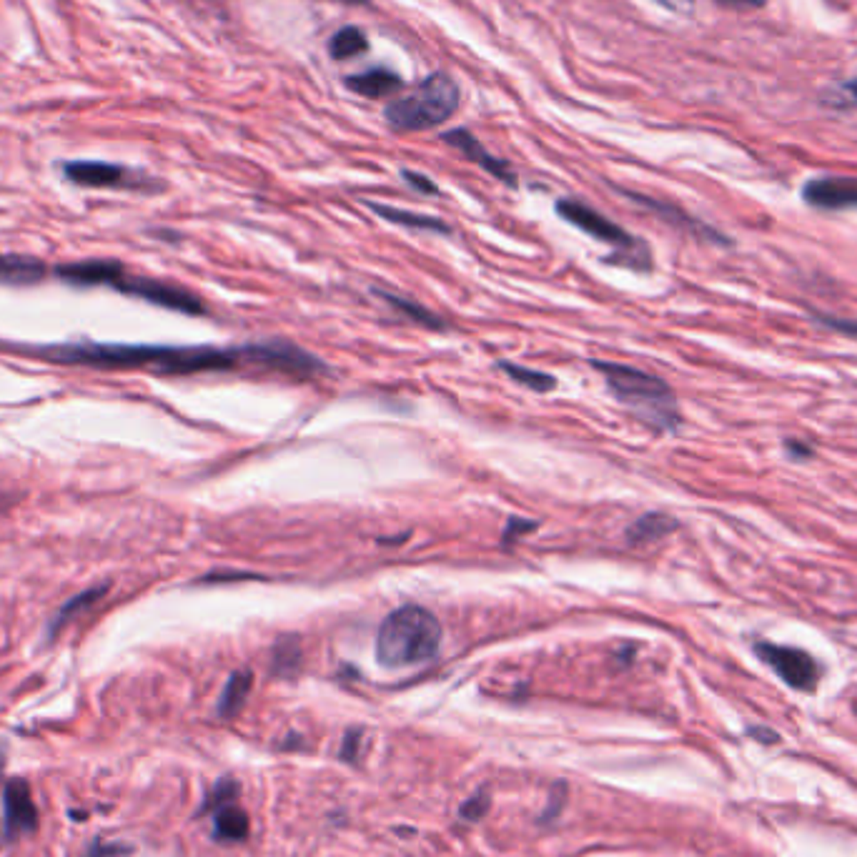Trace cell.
Listing matches in <instances>:
<instances>
[{
	"instance_id": "cell-3",
	"label": "cell",
	"mask_w": 857,
	"mask_h": 857,
	"mask_svg": "<svg viewBox=\"0 0 857 857\" xmlns=\"http://www.w3.org/2000/svg\"><path fill=\"white\" fill-rule=\"evenodd\" d=\"M592 366L604 376L612 397L625 404L632 414L640 416L647 427L672 431L680 424L677 399L670 384L659 376L615 361H592Z\"/></svg>"
},
{
	"instance_id": "cell-23",
	"label": "cell",
	"mask_w": 857,
	"mask_h": 857,
	"mask_svg": "<svg viewBox=\"0 0 857 857\" xmlns=\"http://www.w3.org/2000/svg\"><path fill=\"white\" fill-rule=\"evenodd\" d=\"M499 366L504 369V373H507L509 379H515L516 384L527 386V389H531V391L544 394V391H552V389L557 386V379H554V376H549V373H544V372H537V369H524V366H516V364H512V361H501Z\"/></svg>"
},
{
	"instance_id": "cell-22",
	"label": "cell",
	"mask_w": 857,
	"mask_h": 857,
	"mask_svg": "<svg viewBox=\"0 0 857 857\" xmlns=\"http://www.w3.org/2000/svg\"><path fill=\"white\" fill-rule=\"evenodd\" d=\"M301 667V644L296 637H284L276 642L271 655V672L279 677H291Z\"/></svg>"
},
{
	"instance_id": "cell-29",
	"label": "cell",
	"mask_w": 857,
	"mask_h": 857,
	"mask_svg": "<svg viewBox=\"0 0 857 857\" xmlns=\"http://www.w3.org/2000/svg\"><path fill=\"white\" fill-rule=\"evenodd\" d=\"M537 529V522H529V519H519V516H512L507 522V529H504V542H515L516 537L522 534H529Z\"/></svg>"
},
{
	"instance_id": "cell-28",
	"label": "cell",
	"mask_w": 857,
	"mask_h": 857,
	"mask_svg": "<svg viewBox=\"0 0 857 857\" xmlns=\"http://www.w3.org/2000/svg\"><path fill=\"white\" fill-rule=\"evenodd\" d=\"M564 800H567V785H564V782H554L552 792H549V802H552V807H546V810L542 813V822L552 820V817H557L559 810L564 807Z\"/></svg>"
},
{
	"instance_id": "cell-7",
	"label": "cell",
	"mask_w": 857,
	"mask_h": 857,
	"mask_svg": "<svg viewBox=\"0 0 857 857\" xmlns=\"http://www.w3.org/2000/svg\"><path fill=\"white\" fill-rule=\"evenodd\" d=\"M111 286H114L115 291H121V294L138 296V299L158 303L163 309H171V311H181V314L188 316L206 314L203 301L196 294H191L188 288H184V286L169 284V281H156V279H145V276H129L126 269L115 276Z\"/></svg>"
},
{
	"instance_id": "cell-27",
	"label": "cell",
	"mask_w": 857,
	"mask_h": 857,
	"mask_svg": "<svg viewBox=\"0 0 857 857\" xmlns=\"http://www.w3.org/2000/svg\"><path fill=\"white\" fill-rule=\"evenodd\" d=\"M829 103H832V106H837V108H855V106H857V78L847 81V83H843V86H837V90H835V96L829 98Z\"/></svg>"
},
{
	"instance_id": "cell-24",
	"label": "cell",
	"mask_w": 857,
	"mask_h": 857,
	"mask_svg": "<svg viewBox=\"0 0 857 857\" xmlns=\"http://www.w3.org/2000/svg\"><path fill=\"white\" fill-rule=\"evenodd\" d=\"M381 296H384L386 303H391L397 311H401L404 316H409L414 324H421V326H428V329H444V326H446L439 316H434L428 309L419 306V303H414V301L401 299V296H394V294H381Z\"/></svg>"
},
{
	"instance_id": "cell-15",
	"label": "cell",
	"mask_w": 857,
	"mask_h": 857,
	"mask_svg": "<svg viewBox=\"0 0 857 857\" xmlns=\"http://www.w3.org/2000/svg\"><path fill=\"white\" fill-rule=\"evenodd\" d=\"M43 273L45 266L35 258L0 254V284H35Z\"/></svg>"
},
{
	"instance_id": "cell-26",
	"label": "cell",
	"mask_w": 857,
	"mask_h": 857,
	"mask_svg": "<svg viewBox=\"0 0 857 857\" xmlns=\"http://www.w3.org/2000/svg\"><path fill=\"white\" fill-rule=\"evenodd\" d=\"M489 813V795L486 792H476L472 800H467L461 805V820H472V822H479L484 814Z\"/></svg>"
},
{
	"instance_id": "cell-19",
	"label": "cell",
	"mask_w": 857,
	"mask_h": 857,
	"mask_svg": "<svg viewBox=\"0 0 857 857\" xmlns=\"http://www.w3.org/2000/svg\"><path fill=\"white\" fill-rule=\"evenodd\" d=\"M677 529V519L662 512H649V515L640 516L632 527L627 529V539L632 544H649L657 542L662 537H667Z\"/></svg>"
},
{
	"instance_id": "cell-20",
	"label": "cell",
	"mask_w": 857,
	"mask_h": 857,
	"mask_svg": "<svg viewBox=\"0 0 857 857\" xmlns=\"http://www.w3.org/2000/svg\"><path fill=\"white\" fill-rule=\"evenodd\" d=\"M248 829H251V822H248V814L243 813L241 807L226 805V807L216 810L214 835L218 840H224V843H241V840L248 837Z\"/></svg>"
},
{
	"instance_id": "cell-36",
	"label": "cell",
	"mask_w": 857,
	"mask_h": 857,
	"mask_svg": "<svg viewBox=\"0 0 857 857\" xmlns=\"http://www.w3.org/2000/svg\"><path fill=\"white\" fill-rule=\"evenodd\" d=\"M822 324H828V326H835V329L840 331H847V334H853V336H857V324H845V321H832V318H820Z\"/></svg>"
},
{
	"instance_id": "cell-39",
	"label": "cell",
	"mask_w": 857,
	"mask_h": 857,
	"mask_svg": "<svg viewBox=\"0 0 857 857\" xmlns=\"http://www.w3.org/2000/svg\"><path fill=\"white\" fill-rule=\"evenodd\" d=\"M342 3H351V5H366V3H372V0H342Z\"/></svg>"
},
{
	"instance_id": "cell-21",
	"label": "cell",
	"mask_w": 857,
	"mask_h": 857,
	"mask_svg": "<svg viewBox=\"0 0 857 857\" xmlns=\"http://www.w3.org/2000/svg\"><path fill=\"white\" fill-rule=\"evenodd\" d=\"M366 48H369V41H366L364 30L357 28V26H346V28L334 33V38H331L329 43V53L336 60H346V58L366 53Z\"/></svg>"
},
{
	"instance_id": "cell-5",
	"label": "cell",
	"mask_w": 857,
	"mask_h": 857,
	"mask_svg": "<svg viewBox=\"0 0 857 857\" xmlns=\"http://www.w3.org/2000/svg\"><path fill=\"white\" fill-rule=\"evenodd\" d=\"M557 214L574 224L579 231L589 233L592 239L597 241L609 243L615 246L617 251H625L629 254V263L632 266H649V256H647V246L642 241H637L634 236H629L627 231L622 226H617L615 221H609L607 216H601L600 211H594L592 206L586 203H579L574 199H562L557 203Z\"/></svg>"
},
{
	"instance_id": "cell-25",
	"label": "cell",
	"mask_w": 857,
	"mask_h": 857,
	"mask_svg": "<svg viewBox=\"0 0 857 857\" xmlns=\"http://www.w3.org/2000/svg\"><path fill=\"white\" fill-rule=\"evenodd\" d=\"M236 795H239V785H236V780H231V777L218 780L214 790H211V795L206 798L203 813H206V810H214L216 813V810L226 807V805H231V800H236Z\"/></svg>"
},
{
	"instance_id": "cell-9",
	"label": "cell",
	"mask_w": 857,
	"mask_h": 857,
	"mask_svg": "<svg viewBox=\"0 0 857 857\" xmlns=\"http://www.w3.org/2000/svg\"><path fill=\"white\" fill-rule=\"evenodd\" d=\"M805 200L814 208L825 211H845V208H857V178L847 176H822L813 178L802 188Z\"/></svg>"
},
{
	"instance_id": "cell-14",
	"label": "cell",
	"mask_w": 857,
	"mask_h": 857,
	"mask_svg": "<svg viewBox=\"0 0 857 857\" xmlns=\"http://www.w3.org/2000/svg\"><path fill=\"white\" fill-rule=\"evenodd\" d=\"M123 271L121 263L115 261H78V263H66L58 269V276L63 281L75 286H98L114 284V279Z\"/></svg>"
},
{
	"instance_id": "cell-37",
	"label": "cell",
	"mask_w": 857,
	"mask_h": 857,
	"mask_svg": "<svg viewBox=\"0 0 857 857\" xmlns=\"http://www.w3.org/2000/svg\"><path fill=\"white\" fill-rule=\"evenodd\" d=\"M719 3L737 5V8H759V5H765V0H719Z\"/></svg>"
},
{
	"instance_id": "cell-2",
	"label": "cell",
	"mask_w": 857,
	"mask_h": 857,
	"mask_svg": "<svg viewBox=\"0 0 857 857\" xmlns=\"http://www.w3.org/2000/svg\"><path fill=\"white\" fill-rule=\"evenodd\" d=\"M444 629L421 604H404L386 617L376 634V662L386 670L414 667L436 657Z\"/></svg>"
},
{
	"instance_id": "cell-13",
	"label": "cell",
	"mask_w": 857,
	"mask_h": 857,
	"mask_svg": "<svg viewBox=\"0 0 857 857\" xmlns=\"http://www.w3.org/2000/svg\"><path fill=\"white\" fill-rule=\"evenodd\" d=\"M346 88L358 96H366V98H386V96L401 90L404 81L399 78V73L389 71V68H372V71L346 75Z\"/></svg>"
},
{
	"instance_id": "cell-31",
	"label": "cell",
	"mask_w": 857,
	"mask_h": 857,
	"mask_svg": "<svg viewBox=\"0 0 857 857\" xmlns=\"http://www.w3.org/2000/svg\"><path fill=\"white\" fill-rule=\"evenodd\" d=\"M358 740H361V729H351V732H346V737H343V744H342L343 762H354V759H357Z\"/></svg>"
},
{
	"instance_id": "cell-16",
	"label": "cell",
	"mask_w": 857,
	"mask_h": 857,
	"mask_svg": "<svg viewBox=\"0 0 857 857\" xmlns=\"http://www.w3.org/2000/svg\"><path fill=\"white\" fill-rule=\"evenodd\" d=\"M106 594H108V585H98V586H90V589H86V592H81V594H75L73 600L66 601V604H63V607L56 612V617L51 619V625H48V637H56L58 632L66 627L68 622H73L78 615H83L86 609H90V607H93L96 601L103 600Z\"/></svg>"
},
{
	"instance_id": "cell-12",
	"label": "cell",
	"mask_w": 857,
	"mask_h": 857,
	"mask_svg": "<svg viewBox=\"0 0 857 857\" xmlns=\"http://www.w3.org/2000/svg\"><path fill=\"white\" fill-rule=\"evenodd\" d=\"M442 138L449 143V145L459 148V151H461L464 156L469 158V161H474L476 166H482L486 173H491L494 178H499V181L509 184V186H516L515 171H512V169H509V166H507L504 161H499V158L491 156V153L486 151L484 145H482V143L474 138L469 130H464V129L446 130Z\"/></svg>"
},
{
	"instance_id": "cell-1",
	"label": "cell",
	"mask_w": 857,
	"mask_h": 857,
	"mask_svg": "<svg viewBox=\"0 0 857 857\" xmlns=\"http://www.w3.org/2000/svg\"><path fill=\"white\" fill-rule=\"evenodd\" d=\"M63 364H88L103 369H148L156 373L233 372L248 364V346H145V343H73L45 351Z\"/></svg>"
},
{
	"instance_id": "cell-11",
	"label": "cell",
	"mask_w": 857,
	"mask_h": 857,
	"mask_svg": "<svg viewBox=\"0 0 857 857\" xmlns=\"http://www.w3.org/2000/svg\"><path fill=\"white\" fill-rule=\"evenodd\" d=\"M63 173L68 181L88 188H121L138 184L130 178L126 169L114 166V163H103V161H71L63 166Z\"/></svg>"
},
{
	"instance_id": "cell-34",
	"label": "cell",
	"mask_w": 857,
	"mask_h": 857,
	"mask_svg": "<svg viewBox=\"0 0 857 857\" xmlns=\"http://www.w3.org/2000/svg\"><path fill=\"white\" fill-rule=\"evenodd\" d=\"M750 735H752V737H758L759 743H765V744L780 743V735H777V732H772V729H767V727H752V729H750Z\"/></svg>"
},
{
	"instance_id": "cell-10",
	"label": "cell",
	"mask_w": 857,
	"mask_h": 857,
	"mask_svg": "<svg viewBox=\"0 0 857 857\" xmlns=\"http://www.w3.org/2000/svg\"><path fill=\"white\" fill-rule=\"evenodd\" d=\"M3 813H5V835L8 837L35 832L38 807L30 798V787L26 780H8V785L3 790Z\"/></svg>"
},
{
	"instance_id": "cell-17",
	"label": "cell",
	"mask_w": 857,
	"mask_h": 857,
	"mask_svg": "<svg viewBox=\"0 0 857 857\" xmlns=\"http://www.w3.org/2000/svg\"><path fill=\"white\" fill-rule=\"evenodd\" d=\"M373 214H379L386 221L391 224H399V226H406V229H419V231H434V233H442V236H449L452 229L434 218V216H424V214H412V211H404V208H394V206H384V203H369Z\"/></svg>"
},
{
	"instance_id": "cell-6",
	"label": "cell",
	"mask_w": 857,
	"mask_h": 857,
	"mask_svg": "<svg viewBox=\"0 0 857 857\" xmlns=\"http://www.w3.org/2000/svg\"><path fill=\"white\" fill-rule=\"evenodd\" d=\"M248 357H251V366L263 372L284 373L291 379H316L329 373V366L321 358L303 351L296 343L279 342V339L248 343Z\"/></svg>"
},
{
	"instance_id": "cell-4",
	"label": "cell",
	"mask_w": 857,
	"mask_h": 857,
	"mask_svg": "<svg viewBox=\"0 0 857 857\" xmlns=\"http://www.w3.org/2000/svg\"><path fill=\"white\" fill-rule=\"evenodd\" d=\"M459 93L457 81L449 73H431L409 96L391 100L386 106V121L397 130H424L442 126L457 114Z\"/></svg>"
},
{
	"instance_id": "cell-38",
	"label": "cell",
	"mask_w": 857,
	"mask_h": 857,
	"mask_svg": "<svg viewBox=\"0 0 857 857\" xmlns=\"http://www.w3.org/2000/svg\"><path fill=\"white\" fill-rule=\"evenodd\" d=\"M3 767H5V747L0 744V772H3Z\"/></svg>"
},
{
	"instance_id": "cell-18",
	"label": "cell",
	"mask_w": 857,
	"mask_h": 857,
	"mask_svg": "<svg viewBox=\"0 0 857 857\" xmlns=\"http://www.w3.org/2000/svg\"><path fill=\"white\" fill-rule=\"evenodd\" d=\"M251 687H254V674H251V672L248 670L233 672V674L229 677V682H226V687H224V692H221V700H218V714H221V717H226V719H231V717H236V714L241 712L243 704H246V700H248Z\"/></svg>"
},
{
	"instance_id": "cell-30",
	"label": "cell",
	"mask_w": 857,
	"mask_h": 857,
	"mask_svg": "<svg viewBox=\"0 0 857 857\" xmlns=\"http://www.w3.org/2000/svg\"><path fill=\"white\" fill-rule=\"evenodd\" d=\"M401 178H404L409 186H414L416 191H421V193H431V196H436V193H439L436 184H434L431 178H427V176H421V173L401 171Z\"/></svg>"
},
{
	"instance_id": "cell-35",
	"label": "cell",
	"mask_w": 857,
	"mask_h": 857,
	"mask_svg": "<svg viewBox=\"0 0 857 857\" xmlns=\"http://www.w3.org/2000/svg\"><path fill=\"white\" fill-rule=\"evenodd\" d=\"M785 446H787V452L792 454V457H798V459H810L813 457V449L807 446V444H800V442H785Z\"/></svg>"
},
{
	"instance_id": "cell-33",
	"label": "cell",
	"mask_w": 857,
	"mask_h": 857,
	"mask_svg": "<svg viewBox=\"0 0 857 857\" xmlns=\"http://www.w3.org/2000/svg\"><path fill=\"white\" fill-rule=\"evenodd\" d=\"M121 853H129V847H121V845H103L93 843V847L88 850V857H108V855H121Z\"/></svg>"
},
{
	"instance_id": "cell-32",
	"label": "cell",
	"mask_w": 857,
	"mask_h": 857,
	"mask_svg": "<svg viewBox=\"0 0 857 857\" xmlns=\"http://www.w3.org/2000/svg\"><path fill=\"white\" fill-rule=\"evenodd\" d=\"M662 8H667L670 13L677 15H692L695 13V0H655Z\"/></svg>"
},
{
	"instance_id": "cell-8",
	"label": "cell",
	"mask_w": 857,
	"mask_h": 857,
	"mask_svg": "<svg viewBox=\"0 0 857 857\" xmlns=\"http://www.w3.org/2000/svg\"><path fill=\"white\" fill-rule=\"evenodd\" d=\"M755 652L758 657L770 664L772 670L777 672L787 685L795 687V689H802V692H810L817 685L820 680V667L805 649H798V647H782V644H772V642H759L755 644Z\"/></svg>"
}]
</instances>
